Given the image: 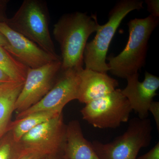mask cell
Here are the masks:
<instances>
[{"label":"cell","mask_w":159,"mask_h":159,"mask_svg":"<svg viewBox=\"0 0 159 159\" xmlns=\"http://www.w3.org/2000/svg\"><path fill=\"white\" fill-rule=\"evenodd\" d=\"M99 26L96 16L81 12L65 14L58 20L53 34L60 47L61 70L83 68L87 41Z\"/></svg>","instance_id":"obj_1"},{"label":"cell","mask_w":159,"mask_h":159,"mask_svg":"<svg viewBox=\"0 0 159 159\" xmlns=\"http://www.w3.org/2000/svg\"><path fill=\"white\" fill-rule=\"evenodd\" d=\"M159 23V18L148 16L135 18L128 23L129 37L125 48L116 56L111 55L109 71L113 75L126 79L138 73L145 63L148 40Z\"/></svg>","instance_id":"obj_2"},{"label":"cell","mask_w":159,"mask_h":159,"mask_svg":"<svg viewBox=\"0 0 159 159\" xmlns=\"http://www.w3.org/2000/svg\"><path fill=\"white\" fill-rule=\"evenodd\" d=\"M6 24L10 29L35 43L49 54L56 53L49 29V17L45 2L41 0H25Z\"/></svg>","instance_id":"obj_3"},{"label":"cell","mask_w":159,"mask_h":159,"mask_svg":"<svg viewBox=\"0 0 159 159\" xmlns=\"http://www.w3.org/2000/svg\"><path fill=\"white\" fill-rule=\"evenodd\" d=\"M143 3L139 0H122L117 3L110 13L107 23L100 25L94 39L87 43L84 53L85 69L107 73V54L117 29L128 13L143 8Z\"/></svg>","instance_id":"obj_4"},{"label":"cell","mask_w":159,"mask_h":159,"mask_svg":"<svg viewBox=\"0 0 159 159\" xmlns=\"http://www.w3.org/2000/svg\"><path fill=\"white\" fill-rule=\"evenodd\" d=\"M152 129L150 119L134 118L129 121L125 132L112 142L94 140L91 145L100 159H137L141 148L150 145Z\"/></svg>","instance_id":"obj_5"},{"label":"cell","mask_w":159,"mask_h":159,"mask_svg":"<svg viewBox=\"0 0 159 159\" xmlns=\"http://www.w3.org/2000/svg\"><path fill=\"white\" fill-rule=\"evenodd\" d=\"M122 90L113 92L85 104L80 111L83 119L96 128H116L128 122L132 111Z\"/></svg>","instance_id":"obj_6"},{"label":"cell","mask_w":159,"mask_h":159,"mask_svg":"<svg viewBox=\"0 0 159 159\" xmlns=\"http://www.w3.org/2000/svg\"><path fill=\"white\" fill-rule=\"evenodd\" d=\"M66 125L62 113L39 124L19 141L25 154L37 152L43 155L64 152Z\"/></svg>","instance_id":"obj_7"},{"label":"cell","mask_w":159,"mask_h":159,"mask_svg":"<svg viewBox=\"0 0 159 159\" xmlns=\"http://www.w3.org/2000/svg\"><path fill=\"white\" fill-rule=\"evenodd\" d=\"M61 60L36 68H28L22 89L15 104L18 113L39 102L51 90L61 72Z\"/></svg>","instance_id":"obj_8"},{"label":"cell","mask_w":159,"mask_h":159,"mask_svg":"<svg viewBox=\"0 0 159 159\" xmlns=\"http://www.w3.org/2000/svg\"><path fill=\"white\" fill-rule=\"evenodd\" d=\"M79 70H61L53 87L34 105L19 113L16 119H22L33 113L57 110L62 111L68 102L77 99L79 88Z\"/></svg>","instance_id":"obj_9"},{"label":"cell","mask_w":159,"mask_h":159,"mask_svg":"<svg viewBox=\"0 0 159 159\" xmlns=\"http://www.w3.org/2000/svg\"><path fill=\"white\" fill-rule=\"evenodd\" d=\"M0 33L9 43L4 48L28 68H36L54 61L61 60V57L44 51L35 43L10 29L5 23H0Z\"/></svg>","instance_id":"obj_10"},{"label":"cell","mask_w":159,"mask_h":159,"mask_svg":"<svg viewBox=\"0 0 159 159\" xmlns=\"http://www.w3.org/2000/svg\"><path fill=\"white\" fill-rule=\"evenodd\" d=\"M139 77L137 73L127 77V86L122 92L132 110L139 115V118L146 119L149 115V106L157 95L159 78L147 72H145V79L142 82L139 81Z\"/></svg>","instance_id":"obj_11"},{"label":"cell","mask_w":159,"mask_h":159,"mask_svg":"<svg viewBox=\"0 0 159 159\" xmlns=\"http://www.w3.org/2000/svg\"><path fill=\"white\" fill-rule=\"evenodd\" d=\"M78 74L77 99L85 104L110 93L119 85L118 81L107 73L82 68L78 70Z\"/></svg>","instance_id":"obj_12"},{"label":"cell","mask_w":159,"mask_h":159,"mask_svg":"<svg viewBox=\"0 0 159 159\" xmlns=\"http://www.w3.org/2000/svg\"><path fill=\"white\" fill-rule=\"evenodd\" d=\"M64 157L65 159H100L91 142L84 138L77 120H73L66 125Z\"/></svg>","instance_id":"obj_13"},{"label":"cell","mask_w":159,"mask_h":159,"mask_svg":"<svg viewBox=\"0 0 159 159\" xmlns=\"http://www.w3.org/2000/svg\"><path fill=\"white\" fill-rule=\"evenodd\" d=\"M62 113V111L57 110L33 113L22 119H16L11 122L9 130L11 131L15 141L19 142L25 134L32 129Z\"/></svg>","instance_id":"obj_14"},{"label":"cell","mask_w":159,"mask_h":159,"mask_svg":"<svg viewBox=\"0 0 159 159\" xmlns=\"http://www.w3.org/2000/svg\"><path fill=\"white\" fill-rule=\"evenodd\" d=\"M28 68L0 46V69L11 79L25 82Z\"/></svg>","instance_id":"obj_15"},{"label":"cell","mask_w":159,"mask_h":159,"mask_svg":"<svg viewBox=\"0 0 159 159\" xmlns=\"http://www.w3.org/2000/svg\"><path fill=\"white\" fill-rule=\"evenodd\" d=\"M24 154L19 143L8 130L0 139V159H18Z\"/></svg>","instance_id":"obj_16"},{"label":"cell","mask_w":159,"mask_h":159,"mask_svg":"<svg viewBox=\"0 0 159 159\" xmlns=\"http://www.w3.org/2000/svg\"><path fill=\"white\" fill-rule=\"evenodd\" d=\"M148 6V10L151 15L154 17H159V2L158 0H147L145 1Z\"/></svg>","instance_id":"obj_17"},{"label":"cell","mask_w":159,"mask_h":159,"mask_svg":"<svg viewBox=\"0 0 159 159\" xmlns=\"http://www.w3.org/2000/svg\"><path fill=\"white\" fill-rule=\"evenodd\" d=\"M148 111H150L153 116L155 121L157 129L159 130V102L157 101H152L151 103L148 108Z\"/></svg>","instance_id":"obj_18"},{"label":"cell","mask_w":159,"mask_h":159,"mask_svg":"<svg viewBox=\"0 0 159 159\" xmlns=\"http://www.w3.org/2000/svg\"><path fill=\"white\" fill-rule=\"evenodd\" d=\"M137 159H159V142L148 152L139 157Z\"/></svg>","instance_id":"obj_19"},{"label":"cell","mask_w":159,"mask_h":159,"mask_svg":"<svg viewBox=\"0 0 159 159\" xmlns=\"http://www.w3.org/2000/svg\"><path fill=\"white\" fill-rule=\"evenodd\" d=\"M8 0H0V23H6L8 19L6 14Z\"/></svg>","instance_id":"obj_20"},{"label":"cell","mask_w":159,"mask_h":159,"mask_svg":"<svg viewBox=\"0 0 159 159\" xmlns=\"http://www.w3.org/2000/svg\"><path fill=\"white\" fill-rule=\"evenodd\" d=\"M45 156L37 152H29L23 155L18 159H42Z\"/></svg>","instance_id":"obj_21"},{"label":"cell","mask_w":159,"mask_h":159,"mask_svg":"<svg viewBox=\"0 0 159 159\" xmlns=\"http://www.w3.org/2000/svg\"><path fill=\"white\" fill-rule=\"evenodd\" d=\"M14 81H16L11 79L4 71L0 69V86L3 84Z\"/></svg>","instance_id":"obj_22"},{"label":"cell","mask_w":159,"mask_h":159,"mask_svg":"<svg viewBox=\"0 0 159 159\" xmlns=\"http://www.w3.org/2000/svg\"><path fill=\"white\" fill-rule=\"evenodd\" d=\"M42 159H65L64 157V152L55 154L49 155Z\"/></svg>","instance_id":"obj_23"},{"label":"cell","mask_w":159,"mask_h":159,"mask_svg":"<svg viewBox=\"0 0 159 159\" xmlns=\"http://www.w3.org/2000/svg\"><path fill=\"white\" fill-rule=\"evenodd\" d=\"M8 44L9 43L6 38L4 37L2 34L0 33V46L5 48L8 45Z\"/></svg>","instance_id":"obj_24"}]
</instances>
